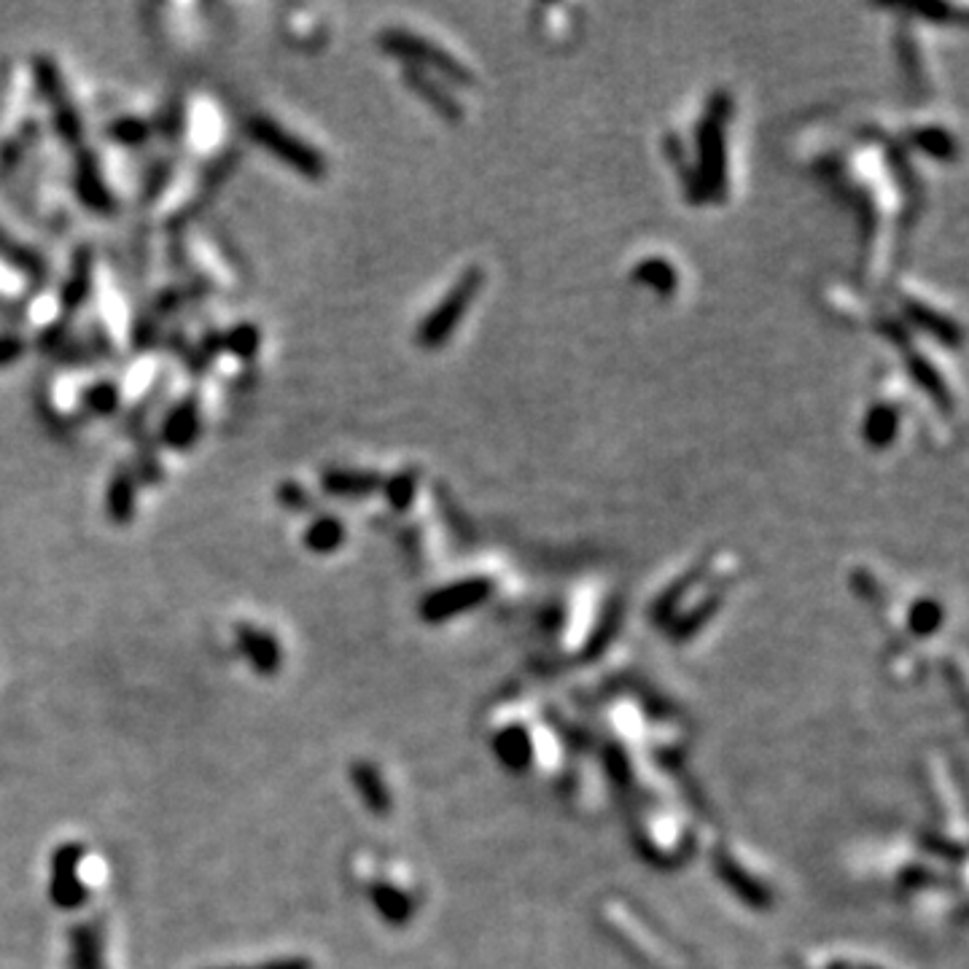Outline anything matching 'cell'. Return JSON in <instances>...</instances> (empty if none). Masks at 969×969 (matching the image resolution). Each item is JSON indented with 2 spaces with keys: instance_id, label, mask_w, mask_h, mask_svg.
I'll return each instance as SVG.
<instances>
[{
  "instance_id": "cell-13",
  "label": "cell",
  "mask_w": 969,
  "mask_h": 969,
  "mask_svg": "<svg viewBox=\"0 0 969 969\" xmlns=\"http://www.w3.org/2000/svg\"><path fill=\"white\" fill-rule=\"evenodd\" d=\"M342 542H346V525L337 518H331V514H324V518L315 520L305 533L307 549L315 555L335 553Z\"/></svg>"
},
{
  "instance_id": "cell-19",
  "label": "cell",
  "mask_w": 969,
  "mask_h": 969,
  "mask_svg": "<svg viewBox=\"0 0 969 969\" xmlns=\"http://www.w3.org/2000/svg\"><path fill=\"white\" fill-rule=\"evenodd\" d=\"M87 259H84V256H78L76 259V267H73V275H71V283L65 286V294H62L65 296L68 305H78V302L87 296V289H89V262Z\"/></svg>"
},
{
  "instance_id": "cell-23",
  "label": "cell",
  "mask_w": 969,
  "mask_h": 969,
  "mask_svg": "<svg viewBox=\"0 0 969 969\" xmlns=\"http://www.w3.org/2000/svg\"><path fill=\"white\" fill-rule=\"evenodd\" d=\"M913 375L919 377L921 386L929 388V391H932L934 397H937V399H945V388L940 386V377L934 375L932 370H929L926 361H913Z\"/></svg>"
},
{
  "instance_id": "cell-5",
  "label": "cell",
  "mask_w": 969,
  "mask_h": 969,
  "mask_svg": "<svg viewBox=\"0 0 969 969\" xmlns=\"http://www.w3.org/2000/svg\"><path fill=\"white\" fill-rule=\"evenodd\" d=\"M234 641H238V652L254 668V674L275 676L283 665V650H280L278 639L267 630L254 628V625H240L234 630Z\"/></svg>"
},
{
  "instance_id": "cell-20",
  "label": "cell",
  "mask_w": 969,
  "mask_h": 969,
  "mask_svg": "<svg viewBox=\"0 0 969 969\" xmlns=\"http://www.w3.org/2000/svg\"><path fill=\"white\" fill-rule=\"evenodd\" d=\"M97 170L92 168H84L82 170V178H78V189H82V197H84V203L87 205H92V208H106L108 205V194H106V189H102V183H100V178L95 175Z\"/></svg>"
},
{
  "instance_id": "cell-27",
  "label": "cell",
  "mask_w": 969,
  "mask_h": 969,
  "mask_svg": "<svg viewBox=\"0 0 969 969\" xmlns=\"http://www.w3.org/2000/svg\"><path fill=\"white\" fill-rule=\"evenodd\" d=\"M22 355V342L14 337H0V366L11 364Z\"/></svg>"
},
{
  "instance_id": "cell-24",
  "label": "cell",
  "mask_w": 969,
  "mask_h": 969,
  "mask_svg": "<svg viewBox=\"0 0 969 969\" xmlns=\"http://www.w3.org/2000/svg\"><path fill=\"white\" fill-rule=\"evenodd\" d=\"M919 143L924 148H929V152H932V154H943V157H948L950 148H954L950 137L940 133V130H926V133L919 137Z\"/></svg>"
},
{
  "instance_id": "cell-17",
  "label": "cell",
  "mask_w": 969,
  "mask_h": 969,
  "mask_svg": "<svg viewBox=\"0 0 969 969\" xmlns=\"http://www.w3.org/2000/svg\"><path fill=\"white\" fill-rule=\"evenodd\" d=\"M635 278H641L644 283L655 286L661 294H668V291L676 289V272L674 267L665 265V262H644L639 269H635Z\"/></svg>"
},
{
  "instance_id": "cell-14",
  "label": "cell",
  "mask_w": 969,
  "mask_h": 969,
  "mask_svg": "<svg viewBox=\"0 0 969 969\" xmlns=\"http://www.w3.org/2000/svg\"><path fill=\"white\" fill-rule=\"evenodd\" d=\"M106 509L113 523H130L135 512V485L130 474H117L111 487H108Z\"/></svg>"
},
{
  "instance_id": "cell-25",
  "label": "cell",
  "mask_w": 969,
  "mask_h": 969,
  "mask_svg": "<svg viewBox=\"0 0 969 969\" xmlns=\"http://www.w3.org/2000/svg\"><path fill=\"white\" fill-rule=\"evenodd\" d=\"M87 401L92 404V410L111 412L113 404H117V391H113V386H97L95 391H89Z\"/></svg>"
},
{
  "instance_id": "cell-16",
  "label": "cell",
  "mask_w": 969,
  "mask_h": 969,
  "mask_svg": "<svg viewBox=\"0 0 969 969\" xmlns=\"http://www.w3.org/2000/svg\"><path fill=\"white\" fill-rule=\"evenodd\" d=\"M908 310H910V315H913V318L919 320L921 326H924V329L934 331V335H937L940 340L959 342V331H956V326L950 324V320H945L943 315H937V313H934V310H929V307L913 305V302H910Z\"/></svg>"
},
{
  "instance_id": "cell-4",
  "label": "cell",
  "mask_w": 969,
  "mask_h": 969,
  "mask_svg": "<svg viewBox=\"0 0 969 969\" xmlns=\"http://www.w3.org/2000/svg\"><path fill=\"white\" fill-rule=\"evenodd\" d=\"M383 46H386L391 54L401 57V60H410V62H432L434 68H439L445 76L456 78V82H472L467 71L461 68V62L452 60L447 51H441L439 46H432L423 38L412 36V33H401V31H388L383 33Z\"/></svg>"
},
{
  "instance_id": "cell-10",
  "label": "cell",
  "mask_w": 969,
  "mask_h": 969,
  "mask_svg": "<svg viewBox=\"0 0 969 969\" xmlns=\"http://www.w3.org/2000/svg\"><path fill=\"white\" fill-rule=\"evenodd\" d=\"M372 903H375L377 913L383 916L391 924H404L412 916V899L404 892H399L391 883H377L372 886Z\"/></svg>"
},
{
  "instance_id": "cell-28",
  "label": "cell",
  "mask_w": 969,
  "mask_h": 969,
  "mask_svg": "<svg viewBox=\"0 0 969 969\" xmlns=\"http://www.w3.org/2000/svg\"><path fill=\"white\" fill-rule=\"evenodd\" d=\"M113 135H117L119 141H124V143H135V141H141L143 135H146V130H143V124H137V122H122V124H117V128H113Z\"/></svg>"
},
{
  "instance_id": "cell-18",
  "label": "cell",
  "mask_w": 969,
  "mask_h": 969,
  "mask_svg": "<svg viewBox=\"0 0 969 969\" xmlns=\"http://www.w3.org/2000/svg\"><path fill=\"white\" fill-rule=\"evenodd\" d=\"M259 342H262V335L251 324L238 326V329L229 331V337H227L229 351L243 355V359H249V355H254L256 351H259Z\"/></svg>"
},
{
  "instance_id": "cell-26",
  "label": "cell",
  "mask_w": 969,
  "mask_h": 969,
  "mask_svg": "<svg viewBox=\"0 0 969 969\" xmlns=\"http://www.w3.org/2000/svg\"><path fill=\"white\" fill-rule=\"evenodd\" d=\"M280 501L286 504V507H294V509H302V507H307L310 504V498H307V493L302 490V487H296V485H283L280 487Z\"/></svg>"
},
{
  "instance_id": "cell-1",
  "label": "cell",
  "mask_w": 969,
  "mask_h": 969,
  "mask_svg": "<svg viewBox=\"0 0 969 969\" xmlns=\"http://www.w3.org/2000/svg\"><path fill=\"white\" fill-rule=\"evenodd\" d=\"M249 135L254 137L256 143H262L272 157H278L280 162L294 168L300 175L313 178V181L326 175V159L320 157L313 146H307L305 141H300V137L291 135L289 130L280 128L278 122H272V119L267 117L249 119Z\"/></svg>"
},
{
  "instance_id": "cell-2",
  "label": "cell",
  "mask_w": 969,
  "mask_h": 969,
  "mask_svg": "<svg viewBox=\"0 0 969 969\" xmlns=\"http://www.w3.org/2000/svg\"><path fill=\"white\" fill-rule=\"evenodd\" d=\"M84 853L82 843H62L51 857L49 899L57 910H78L87 905L89 888L82 881Z\"/></svg>"
},
{
  "instance_id": "cell-12",
  "label": "cell",
  "mask_w": 969,
  "mask_h": 969,
  "mask_svg": "<svg viewBox=\"0 0 969 969\" xmlns=\"http://www.w3.org/2000/svg\"><path fill=\"white\" fill-rule=\"evenodd\" d=\"M320 485H324V490H329L331 496L359 498L375 490L380 483H377L375 474L370 472H326L324 477H320Z\"/></svg>"
},
{
  "instance_id": "cell-22",
  "label": "cell",
  "mask_w": 969,
  "mask_h": 969,
  "mask_svg": "<svg viewBox=\"0 0 969 969\" xmlns=\"http://www.w3.org/2000/svg\"><path fill=\"white\" fill-rule=\"evenodd\" d=\"M223 969H315L313 961L305 956H283V959H269L254 967H223Z\"/></svg>"
},
{
  "instance_id": "cell-15",
  "label": "cell",
  "mask_w": 969,
  "mask_h": 969,
  "mask_svg": "<svg viewBox=\"0 0 969 969\" xmlns=\"http://www.w3.org/2000/svg\"><path fill=\"white\" fill-rule=\"evenodd\" d=\"M864 432H868V439L873 441L875 447H883V445H888V441L894 439V434H897V412L892 410V407H873V412H870L868 415V426H864Z\"/></svg>"
},
{
  "instance_id": "cell-3",
  "label": "cell",
  "mask_w": 969,
  "mask_h": 969,
  "mask_svg": "<svg viewBox=\"0 0 969 969\" xmlns=\"http://www.w3.org/2000/svg\"><path fill=\"white\" fill-rule=\"evenodd\" d=\"M480 283H483V272L480 269H469L467 275L461 278V283L445 296V302L423 320L421 331H417V340L423 342V348H439L441 342L450 337V331L456 329L461 315L467 313L469 300L477 294Z\"/></svg>"
},
{
  "instance_id": "cell-21",
  "label": "cell",
  "mask_w": 969,
  "mask_h": 969,
  "mask_svg": "<svg viewBox=\"0 0 969 969\" xmlns=\"http://www.w3.org/2000/svg\"><path fill=\"white\" fill-rule=\"evenodd\" d=\"M388 498H391V504L397 509H404V507H410L412 504V493H415V477H412V474H401V477H393L391 483H388Z\"/></svg>"
},
{
  "instance_id": "cell-6",
  "label": "cell",
  "mask_w": 969,
  "mask_h": 969,
  "mask_svg": "<svg viewBox=\"0 0 969 969\" xmlns=\"http://www.w3.org/2000/svg\"><path fill=\"white\" fill-rule=\"evenodd\" d=\"M701 170L714 197L725 192V137H722L719 108L708 113L701 128Z\"/></svg>"
},
{
  "instance_id": "cell-9",
  "label": "cell",
  "mask_w": 969,
  "mask_h": 969,
  "mask_svg": "<svg viewBox=\"0 0 969 969\" xmlns=\"http://www.w3.org/2000/svg\"><path fill=\"white\" fill-rule=\"evenodd\" d=\"M351 776H353V787L359 789L361 800H364V806L370 808L372 813H380L383 816L386 811H391V792L386 789L380 771H377L375 765H370V762H355Z\"/></svg>"
},
{
  "instance_id": "cell-8",
  "label": "cell",
  "mask_w": 969,
  "mask_h": 969,
  "mask_svg": "<svg viewBox=\"0 0 969 969\" xmlns=\"http://www.w3.org/2000/svg\"><path fill=\"white\" fill-rule=\"evenodd\" d=\"M36 71H38V84H41L46 97L54 102L57 128H60V133L65 135L68 141H73V137L78 135V117H76V111L71 108V102H68V97H62V87H60V78H57V71L51 68V62H38Z\"/></svg>"
},
{
  "instance_id": "cell-7",
  "label": "cell",
  "mask_w": 969,
  "mask_h": 969,
  "mask_svg": "<svg viewBox=\"0 0 969 969\" xmlns=\"http://www.w3.org/2000/svg\"><path fill=\"white\" fill-rule=\"evenodd\" d=\"M73 969H106V929L100 921H84L71 929Z\"/></svg>"
},
{
  "instance_id": "cell-11",
  "label": "cell",
  "mask_w": 969,
  "mask_h": 969,
  "mask_svg": "<svg viewBox=\"0 0 969 969\" xmlns=\"http://www.w3.org/2000/svg\"><path fill=\"white\" fill-rule=\"evenodd\" d=\"M197 407L192 401H183L170 412L168 423H165V441L173 447H189L197 437Z\"/></svg>"
}]
</instances>
